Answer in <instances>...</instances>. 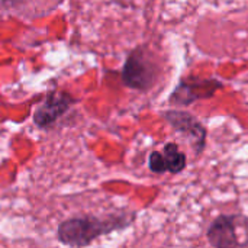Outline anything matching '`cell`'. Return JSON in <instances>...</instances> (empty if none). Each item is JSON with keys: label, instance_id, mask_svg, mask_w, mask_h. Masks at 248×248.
I'll list each match as a JSON object with an SVG mask.
<instances>
[{"label": "cell", "instance_id": "1", "mask_svg": "<svg viewBox=\"0 0 248 248\" xmlns=\"http://www.w3.org/2000/svg\"><path fill=\"white\" fill-rule=\"evenodd\" d=\"M137 214H115L108 217H80L62 222L58 228V238L71 247H86L96 238L113 231L125 230L134 224Z\"/></svg>", "mask_w": 248, "mask_h": 248}, {"label": "cell", "instance_id": "2", "mask_svg": "<svg viewBox=\"0 0 248 248\" xmlns=\"http://www.w3.org/2000/svg\"><path fill=\"white\" fill-rule=\"evenodd\" d=\"M161 65L155 54L147 46L141 45L132 49L122 68V81L126 87L147 92L160 78Z\"/></svg>", "mask_w": 248, "mask_h": 248}, {"label": "cell", "instance_id": "3", "mask_svg": "<svg viewBox=\"0 0 248 248\" xmlns=\"http://www.w3.org/2000/svg\"><path fill=\"white\" fill-rule=\"evenodd\" d=\"M160 115L176 132L182 134L192 142V147H193L196 155L203 153L205 145H206L208 131H206L205 125L196 116H193L192 113H189L186 110H180V109L163 110Z\"/></svg>", "mask_w": 248, "mask_h": 248}, {"label": "cell", "instance_id": "4", "mask_svg": "<svg viewBox=\"0 0 248 248\" xmlns=\"http://www.w3.org/2000/svg\"><path fill=\"white\" fill-rule=\"evenodd\" d=\"M222 87L224 83L218 78H201L192 76L179 81V84L170 94L169 102L177 106H189L196 100L212 97Z\"/></svg>", "mask_w": 248, "mask_h": 248}, {"label": "cell", "instance_id": "5", "mask_svg": "<svg viewBox=\"0 0 248 248\" xmlns=\"http://www.w3.org/2000/svg\"><path fill=\"white\" fill-rule=\"evenodd\" d=\"M246 218L240 215H219L217 217L206 231L208 243L212 248H248V243L238 235L240 225Z\"/></svg>", "mask_w": 248, "mask_h": 248}, {"label": "cell", "instance_id": "6", "mask_svg": "<svg viewBox=\"0 0 248 248\" xmlns=\"http://www.w3.org/2000/svg\"><path fill=\"white\" fill-rule=\"evenodd\" d=\"M73 103L71 96L60 92H52L49 93L44 103L38 108V110L33 115V121L38 126H48L57 118H60Z\"/></svg>", "mask_w": 248, "mask_h": 248}, {"label": "cell", "instance_id": "7", "mask_svg": "<svg viewBox=\"0 0 248 248\" xmlns=\"http://www.w3.org/2000/svg\"><path fill=\"white\" fill-rule=\"evenodd\" d=\"M167 171L171 174H180L187 167V157L174 142H167L163 148Z\"/></svg>", "mask_w": 248, "mask_h": 248}, {"label": "cell", "instance_id": "8", "mask_svg": "<svg viewBox=\"0 0 248 248\" xmlns=\"http://www.w3.org/2000/svg\"><path fill=\"white\" fill-rule=\"evenodd\" d=\"M148 167L153 173L155 174H163L167 173V166H166V160L163 153L160 151H153L148 157Z\"/></svg>", "mask_w": 248, "mask_h": 248}]
</instances>
